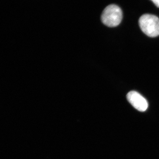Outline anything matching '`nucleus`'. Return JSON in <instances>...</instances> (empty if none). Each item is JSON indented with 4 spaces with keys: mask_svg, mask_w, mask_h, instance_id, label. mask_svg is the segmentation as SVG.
Instances as JSON below:
<instances>
[{
    "mask_svg": "<svg viewBox=\"0 0 159 159\" xmlns=\"http://www.w3.org/2000/svg\"><path fill=\"white\" fill-rule=\"evenodd\" d=\"M158 8H159V0H151Z\"/></svg>",
    "mask_w": 159,
    "mask_h": 159,
    "instance_id": "20e7f679",
    "label": "nucleus"
},
{
    "mask_svg": "<svg viewBox=\"0 0 159 159\" xmlns=\"http://www.w3.org/2000/svg\"><path fill=\"white\" fill-rule=\"evenodd\" d=\"M127 99L135 108L140 111H145L148 108L147 100L138 92L130 91L127 94Z\"/></svg>",
    "mask_w": 159,
    "mask_h": 159,
    "instance_id": "7ed1b4c3",
    "label": "nucleus"
},
{
    "mask_svg": "<svg viewBox=\"0 0 159 159\" xmlns=\"http://www.w3.org/2000/svg\"><path fill=\"white\" fill-rule=\"evenodd\" d=\"M139 25L142 31L147 36L153 38L159 35V18L156 16L143 15L139 18Z\"/></svg>",
    "mask_w": 159,
    "mask_h": 159,
    "instance_id": "f257e3e1",
    "label": "nucleus"
},
{
    "mask_svg": "<svg viewBox=\"0 0 159 159\" xmlns=\"http://www.w3.org/2000/svg\"><path fill=\"white\" fill-rule=\"evenodd\" d=\"M101 21L105 25L109 27H115L119 25L122 19V12L121 8L117 5H109L102 11Z\"/></svg>",
    "mask_w": 159,
    "mask_h": 159,
    "instance_id": "f03ea898",
    "label": "nucleus"
}]
</instances>
